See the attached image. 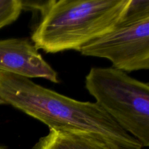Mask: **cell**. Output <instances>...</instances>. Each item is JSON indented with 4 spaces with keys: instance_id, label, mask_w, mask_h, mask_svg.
<instances>
[{
    "instance_id": "3",
    "label": "cell",
    "mask_w": 149,
    "mask_h": 149,
    "mask_svg": "<svg viewBox=\"0 0 149 149\" xmlns=\"http://www.w3.org/2000/svg\"><path fill=\"white\" fill-rule=\"evenodd\" d=\"M87 91L122 129L149 146V84L110 68H92L85 78Z\"/></svg>"
},
{
    "instance_id": "7",
    "label": "cell",
    "mask_w": 149,
    "mask_h": 149,
    "mask_svg": "<svg viewBox=\"0 0 149 149\" xmlns=\"http://www.w3.org/2000/svg\"><path fill=\"white\" fill-rule=\"evenodd\" d=\"M23 10L21 0H0V29L15 21Z\"/></svg>"
},
{
    "instance_id": "8",
    "label": "cell",
    "mask_w": 149,
    "mask_h": 149,
    "mask_svg": "<svg viewBox=\"0 0 149 149\" xmlns=\"http://www.w3.org/2000/svg\"><path fill=\"white\" fill-rule=\"evenodd\" d=\"M149 17V0H130L122 21H137Z\"/></svg>"
},
{
    "instance_id": "2",
    "label": "cell",
    "mask_w": 149,
    "mask_h": 149,
    "mask_svg": "<svg viewBox=\"0 0 149 149\" xmlns=\"http://www.w3.org/2000/svg\"><path fill=\"white\" fill-rule=\"evenodd\" d=\"M130 0H50L31 35L38 49L56 53L79 52L89 42L111 31L123 17Z\"/></svg>"
},
{
    "instance_id": "5",
    "label": "cell",
    "mask_w": 149,
    "mask_h": 149,
    "mask_svg": "<svg viewBox=\"0 0 149 149\" xmlns=\"http://www.w3.org/2000/svg\"><path fill=\"white\" fill-rule=\"evenodd\" d=\"M0 71L27 78H42L58 83L56 71L44 60L29 38L0 40Z\"/></svg>"
},
{
    "instance_id": "6",
    "label": "cell",
    "mask_w": 149,
    "mask_h": 149,
    "mask_svg": "<svg viewBox=\"0 0 149 149\" xmlns=\"http://www.w3.org/2000/svg\"><path fill=\"white\" fill-rule=\"evenodd\" d=\"M32 149H118L98 135L77 131L49 130Z\"/></svg>"
},
{
    "instance_id": "9",
    "label": "cell",
    "mask_w": 149,
    "mask_h": 149,
    "mask_svg": "<svg viewBox=\"0 0 149 149\" xmlns=\"http://www.w3.org/2000/svg\"><path fill=\"white\" fill-rule=\"evenodd\" d=\"M0 149H2V148H0Z\"/></svg>"
},
{
    "instance_id": "4",
    "label": "cell",
    "mask_w": 149,
    "mask_h": 149,
    "mask_svg": "<svg viewBox=\"0 0 149 149\" xmlns=\"http://www.w3.org/2000/svg\"><path fill=\"white\" fill-rule=\"evenodd\" d=\"M84 56L108 59L113 68L125 72L149 68V17L122 21L103 36L79 50Z\"/></svg>"
},
{
    "instance_id": "1",
    "label": "cell",
    "mask_w": 149,
    "mask_h": 149,
    "mask_svg": "<svg viewBox=\"0 0 149 149\" xmlns=\"http://www.w3.org/2000/svg\"><path fill=\"white\" fill-rule=\"evenodd\" d=\"M0 104L24 112L49 130L98 135L118 149L143 148L96 103L70 98L27 77L0 71Z\"/></svg>"
}]
</instances>
